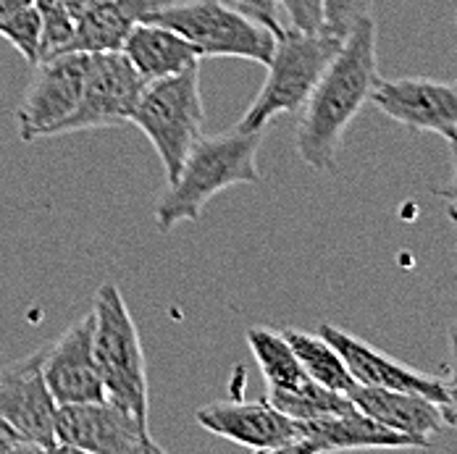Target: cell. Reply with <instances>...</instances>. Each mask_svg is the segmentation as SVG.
Returning <instances> with one entry per match:
<instances>
[{"instance_id":"ba28073f","label":"cell","mask_w":457,"mask_h":454,"mask_svg":"<svg viewBox=\"0 0 457 454\" xmlns=\"http://www.w3.org/2000/svg\"><path fill=\"white\" fill-rule=\"evenodd\" d=\"M55 452L90 454H163L150 425L139 423L129 409L108 400L61 405L55 415Z\"/></svg>"},{"instance_id":"ac0fdd59","label":"cell","mask_w":457,"mask_h":454,"mask_svg":"<svg viewBox=\"0 0 457 454\" xmlns=\"http://www.w3.org/2000/svg\"><path fill=\"white\" fill-rule=\"evenodd\" d=\"M121 53L129 58L145 82L179 74L189 66H200V50L179 32L155 21H137Z\"/></svg>"},{"instance_id":"83f0119b","label":"cell","mask_w":457,"mask_h":454,"mask_svg":"<svg viewBox=\"0 0 457 454\" xmlns=\"http://www.w3.org/2000/svg\"><path fill=\"white\" fill-rule=\"evenodd\" d=\"M16 452H35V447L19 436L3 417H0V454H16Z\"/></svg>"},{"instance_id":"277c9868","label":"cell","mask_w":457,"mask_h":454,"mask_svg":"<svg viewBox=\"0 0 457 454\" xmlns=\"http://www.w3.org/2000/svg\"><path fill=\"white\" fill-rule=\"evenodd\" d=\"M345 37L328 32L284 29L276 35V47L269 61V77L242 121L239 129H266L276 116L297 113L311 92L316 90L320 74L339 53Z\"/></svg>"},{"instance_id":"44dd1931","label":"cell","mask_w":457,"mask_h":454,"mask_svg":"<svg viewBox=\"0 0 457 454\" xmlns=\"http://www.w3.org/2000/svg\"><path fill=\"white\" fill-rule=\"evenodd\" d=\"M266 400L274 405L276 409H281L284 415H289L292 420H319V417H328V415H339L353 409V400L347 394L331 392L326 386L316 384L313 378L308 384H303L295 392H271L266 394Z\"/></svg>"},{"instance_id":"603a6c76","label":"cell","mask_w":457,"mask_h":454,"mask_svg":"<svg viewBox=\"0 0 457 454\" xmlns=\"http://www.w3.org/2000/svg\"><path fill=\"white\" fill-rule=\"evenodd\" d=\"M37 8H40V19H43L40 61L69 53L71 40H74V29H77V19L58 0H37Z\"/></svg>"},{"instance_id":"2e32d148","label":"cell","mask_w":457,"mask_h":454,"mask_svg":"<svg viewBox=\"0 0 457 454\" xmlns=\"http://www.w3.org/2000/svg\"><path fill=\"white\" fill-rule=\"evenodd\" d=\"M353 405L378 420L381 425L408 433L420 444L431 447V436L450 425L447 405H439L415 392H397V389H378V386H355L350 394Z\"/></svg>"},{"instance_id":"4fadbf2b","label":"cell","mask_w":457,"mask_h":454,"mask_svg":"<svg viewBox=\"0 0 457 454\" xmlns=\"http://www.w3.org/2000/svg\"><path fill=\"white\" fill-rule=\"evenodd\" d=\"M92 331L95 318L90 310L43 350V376L58 408L105 400V389L92 352Z\"/></svg>"},{"instance_id":"f546056e","label":"cell","mask_w":457,"mask_h":454,"mask_svg":"<svg viewBox=\"0 0 457 454\" xmlns=\"http://www.w3.org/2000/svg\"><path fill=\"white\" fill-rule=\"evenodd\" d=\"M450 381H457V320L450 326Z\"/></svg>"},{"instance_id":"e0dca14e","label":"cell","mask_w":457,"mask_h":454,"mask_svg":"<svg viewBox=\"0 0 457 454\" xmlns=\"http://www.w3.org/2000/svg\"><path fill=\"white\" fill-rule=\"evenodd\" d=\"M171 0H100L77 19L71 50L113 53L121 50L132 27Z\"/></svg>"},{"instance_id":"5bb4252c","label":"cell","mask_w":457,"mask_h":454,"mask_svg":"<svg viewBox=\"0 0 457 454\" xmlns=\"http://www.w3.org/2000/svg\"><path fill=\"white\" fill-rule=\"evenodd\" d=\"M320 336H326L339 355L345 358V363L350 367L353 378L361 386H378V389H397V392H415L423 394L439 405L450 408V392H447V381L426 376L420 370H415L411 365L397 363L395 358L378 352L373 344L363 342L361 336L347 334L339 326L323 323L319 331Z\"/></svg>"},{"instance_id":"6da1fadb","label":"cell","mask_w":457,"mask_h":454,"mask_svg":"<svg viewBox=\"0 0 457 454\" xmlns=\"http://www.w3.org/2000/svg\"><path fill=\"white\" fill-rule=\"evenodd\" d=\"M378 79L376 21L368 13L345 35L339 53L303 105L295 129V150L308 169L319 174L337 169L345 132L370 100Z\"/></svg>"},{"instance_id":"484cf974","label":"cell","mask_w":457,"mask_h":454,"mask_svg":"<svg viewBox=\"0 0 457 454\" xmlns=\"http://www.w3.org/2000/svg\"><path fill=\"white\" fill-rule=\"evenodd\" d=\"M231 3L234 8H239L242 13H247V16H253V19H258L261 24H266L269 29H274L276 35H281L284 32V24H281V8H278V3L276 0H227Z\"/></svg>"},{"instance_id":"9c48e42d","label":"cell","mask_w":457,"mask_h":454,"mask_svg":"<svg viewBox=\"0 0 457 454\" xmlns=\"http://www.w3.org/2000/svg\"><path fill=\"white\" fill-rule=\"evenodd\" d=\"M90 53H61L35 63V77L29 79L24 100L16 108L19 136L24 142L47 139L53 127H58L77 105L85 74H87Z\"/></svg>"},{"instance_id":"30bf717a","label":"cell","mask_w":457,"mask_h":454,"mask_svg":"<svg viewBox=\"0 0 457 454\" xmlns=\"http://www.w3.org/2000/svg\"><path fill=\"white\" fill-rule=\"evenodd\" d=\"M58 405L43 376V350L0 367V417L24 436L35 452H55Z\"/></svg>"},{"instance_id":"4dcf8cb0","label":"cell","mask_w":457,"mask_h":454,"mask_svg":"<svg viewBox=\"0 0 457 454\" xmlns=\"http://www.w3.org/2000/svg\"><path fill=\"white\" fill-rule=\"evenodd\" d=\"M447 213H450V219H453V221L457 224V208H455V205H450V208H447Z\"/></svg>"},{"instance_id":"cb8c5ba5","label":"cell","mask_w":457,"mask_h":454,"mask_svg":"<svg viewBox=\"0 0 457 454\" xmlns=\"http://www.w3.org/2000/svg\"><path fill=\"white\" fill-rule=\"evenodd\" d=\"M373 0H320L323 8V32L345 37L355 21L370 13Z\"/></svg>"},{"instance_id":"8fae6325","label":"cell","mask_w":457,"mask_h":454,"mask_svg":"<svg viewBox=\"0 0 457 454\" xmlns=\"http://www.w3.org/2000/svg\"><path fill=\"white\" fill-rule=\"evenodd\" d=\"M195 423L253 452H292L303 436V423L276 409L269 400L211 402L197 408Z\"/></svg>"},{"instance_id":"4316f807","label":"cell","mask_w":457,"mask_h":454,"mask_svg":"<svg viewBox=\"0 0 457 454\" xmlns=\"http://www.w3.org/2000/svg\"><path fill=\"white\" fill-rule=\"evenodd\" d=\"M445 139H447V147H450V166H453V177H450L447 186L434 189V194H436V197H442V200H447L450 205H455L457 208V129H453L450 135H445Z\"/></svg>"},{"instance_id":"7402d4cb","label":"cell","mask_w":457,"mask_h":454,"mask_svg":"<svg viewBox=\"0 0 457 454\" xmlns=\"http://www.w3.org/2000/svg\"><path fill=\"white\" fill-rule=\"evenodd\" d=\"M0 37L16 47L29 66H35L40 61L43 37L37 0H0Z\"/></svg>"},{"instance_id":"d6986e66","label":"cell","mask_w":457,"mask_h":454,"mask_svg":"<svg viewBox=\"0 0 457 454\" xmlns=\"http://www.w3.org/2000/svg\"><path fill=\"white\" fill-rule=\"evenodd\" d=\"M247 344L255 358V363L263 373L266 389L271 392H295L303 384L311 381L305 367L300 365L292 344L287 342L284 331H274L266 326H250L247 328Z\"/></svg>"},{"instance_id":"8992f818","label":"cell","mask_w":457,"mask_h":454,"mask_svg":"<svg viewBox=\"0 0 457 454\" xmlns=\"http://www.w3.org/2000/svg\"><path fill=\"white\" fill-rule=\"evenodd\" d=\"M205 108L200 95V66L145 82L129 124L150 139L169 182L179 174L184 155L203 135Z\"/></svg>"},{"instance_id":"52a82bcc","label":"cell","mask_w":457,"mask_h":454,"mask_svg":"<svg viewBox=\"0 0 457 454\" xmlns=\"http://www.w3.org/2000/svg\"><path fill=\"white\" fill-rule=\"evenodd\" d=\"M142 87H145V79L139 77L137 69L129 63V58L121 50L90 53L82 95L74 111L58 127H53L47 139L129 124Z\"/></svg>"},{"instance_id":"9a60e30c","label":"cell","mask_w":457,"mask_h":454,"mask_svg":"<svg viewBox=\"0 0 457 454\" xmlns=\"http://www.w3.org/2000/svg\"><path fill=\"white\" fill-rule=\"evenodd\" d=\"M345 450H428L408 433L392 431L358 408L303 423V436L292 447L297 454L345 452Z\"/></svg>"},{"instance_id":"3957f363","label":"cell","mask_w":457,"mask_h":454,"mask_svg":"<svg viewBox=\"0 0 457 454\" xmlns=\"http://www.w3.org/2000/svg\"><path fill=\"white\" fill-rule=\"evenodd\" d=\"M92 352L105 389V400L129 409L139 423L150 425V381L147 360L139 342V328L124 294L105 281L92 302Z\"/></svg>"},{"instance_id":"ffe728a7","label":"cell","mask_w":457,"mask_h":454,"mask_svg":"<svg viewBox=\"0 0 457 454\" xmlns=\"http://www.w3.org/2000/svg\"><path fill=\"white\" fill-rule=\"evenodd\" d=\"M284 336L292 344V350H295L300 365L305 367V373L316 384L331 389V392H339V394H350L358 386V381L353 378L345 358L339 355V350L326 336L308 334L300 328H287Z\"/></svg>"},{"instance_id":"f1b7e54d","label":"cell","mask_w":457,"mask_h":454,"mask_svg":"<svg viewBox=\"0 0 457 454\" xmlns=\"http://www.w3.org/2000/svg\"><path fill=\"white\" fill-rule=\"evenodd\" d=\"M58 3H61V5L74 16V19H79L87 8H92V5H95V3H100V0H58Z\"/></svg>"},{"instance_id":"7c38bea8","label":"cell","mask_w":457,"mask_h":454,"mask_svg":"<svg viewBox=\"0 0 457 454\" xmlns=\"http://www.w3.org/2000/svg\"><path fill=\"white\" fill-rule=\"evenodd\" d=\"M370 103L411 132L450 135L457 129V82H436L423 77L378 79Z\"/></svg>"},{"instance_id":"7a4b0ae2","label":"cell","mask_w":457,"mask_h":454,"mask_svg":"<svg viewBox=\"0 0 457 454\" xmlns=\"http://www.w3.org/2000/svg\"><path fill=\"white\" fill-rule=\"evenodd\" d=\"M263 129H228L224 135L197 136L184 155L179 174L155 202V227L169 234L184 221H200L205 205L228 186L261 184L258 150Z\"/></svg>"},{"instance_id":"5b68a950","label":"cell","mask_w":457,"mask_h":454,"mask_svg":"<svg viewBox=\"0 0 457 454\" xmlns=\"http://www.w3.org/2000/svg\"><path fill=\"white\" fill-rule=\"evenodd\" d=\"M145 21L179 32L200 50V58H239L269 66L274 55V29L227 0H171Z\"/></svg>"},{"instance_id":"d4e9b609","label":"cell","mask_w":457,"mask_h":454,"mask_svg":"<svg viewBox=\"0 0 457 454\" xmlns=\"http://www.w3.org/2000/svg\"><path fill=\"white\" fill-rule=\"evenodd\" d=\"M276 3L289 16L295 29H303V32H320L323 29L320 0H276Z\"/></svg>"},{"instance_id":"1f68e13d","label":"cell","mask_w":457,"mask_h":454,"mask_svg":"<svg viewBox=\"0 0 457 454\" xmlns=\"http://www.w3.org/2000/svg\"><path fill=\"white\" fill-rule=\"evenodd\" d=\"M455 425H457V420H455Z\"/></svg>"}]
</instances>
